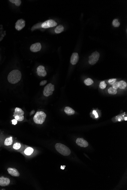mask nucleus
<instances>
[{
  "mask_svg": "<svg viewBox=\"0 0 127 190\" xmlns=\"http://www.w3.org/2000/svg\"><path fill=\"white\" fill-rule=\"evenodd\" d=\"M21 73L18 70H15L10 72L8 76V81L12 84L17 83L21 78Z\"/></svg>",
  "mask_w": 127,
  "mask_h": 190,
  "instance_id": "f257e3e1",
  "label": "nucleus"
},
{
  "mask_svg": "<svg viewBox=\"0 0 127 190\" xmlns=\"http://www.w3.org/2000/svg\"><path fill=\"white\" fill-rule=\"evenodd\" d=\"M55 147L56 150L63 156H68L71 153V151L69 148L62 144L60 143L56 144Z\"/></svg>",
  "mask_w": 127,
  "mask_h": 190,
  "instance_id": "f03ea898",
  "label": "nucleus"
},
{
  "mask_svg": "<svg viewBox=\"0 0 127 190\" xmlns=\"http://www.w3.org/2000/svg\"><path fill=\"white\" fill-rule=\"evenodd\" d=\"M46 118V114L43 112H37L34 117V121L37 124H42L45 121Z\"/></svg>",
  "mask_w": 127,
  "mask_h": 190,
  "instance_id": "7ed1b4c3",
  "label": "nucleus"
},
{
  "mask_svg": "<svg viewBox=\"0 0 127 190\" xmlns=\"http://www.w3.org/2000/svg\"><path fill=\"white\" fill-rule=\"evenodd\" d=\"M55 90V85L49 83L44 88L43 95L45 96H49L53 94V91Z\"/></svg>",
  "mask_w": 127,
  "mask_h": 190,
  "instance_id": "20e7f679",
  "label": "nucleus"
},
{
  "mask_svg": "<svg viewBox=\"0 0 127 190\" xmlns=\"http://www.w3.org/2000/svg\"><path fill=\"white\" fill-rule=\"evenodd\" d=\"M100 57V54L98 52H94L89 57V63L91 65H94L99 60Z\"/></svg>",
  "mask_w": 127,
  "mask_h": 190,
  "instance_id": "39448f33",
  "label": "nucleus"
},
{
  "mask_svg": "<svg viewBox=\"0 0 127 190\" xmlns=\"http://www.w3.org/2000/svg\"><path fill=\"white\" fill-rule=\"evenodd\" d=\"M57 25V23L54 20L49 19L43 22L42 24V27L43 28H49L55 27Z\"/></svg>",
  "mask_w": 127,
  "mask_h": 190,
  "instance_id": "423d86ee",
  "label": "nucleus"
},
{
  "mask_svg": "<svg viewBox=\"0 0 127 190\" xmlns=\"http://www.w3.org/2000/svg\"><path fill=\"white\" fill-rule=\"evenodd\" d=\"M24 114V112L21 109L17 108L15 109L13 116L14 117L16 116L18 117H19L18 121H22L24 119L23 116Z\"/></svg>",
  "mask_w": 127,
  "mask_h": 190,
  "instance_id": "0eeeda50",
  "label": "nucleus"
},
{
  "mask_svg": "<svg viewBox=\"0 0 127 190\" xmlns=\"http://www.w3.org/2000/svg\"><path fill=\"white\" fill-rule=\"evenodd\" d=\"M25 26V21L23 19H20L18 20L17 21L16 23L15 27L16 29L17 30L20 31Z\"/></svg>",
  "mask_w": 127,
  "mask_h": 190,
  "instance_id": "6e6552de",
  "label": "nucleus"
},
{
  "mask_svg": "<svg viewBox=\"0 0 127 190\" xmlns=\"http://www.w3.org/2000/svg\"><path fill=\"white\" fill-rule=\"evenodd\" d=\"M41 48H42V46L40 43H37L32 44L30 46V50L32 52L36 53L40 51L41 49Z\"/></svg>",
  "mask_w": 127,
  "mask_h": 190,
  "instance_id": "1a4fd4ad",
  "label": "nucleus"
},
{
  "mask_svg": "<svg viewBox=\"0 0 127 190\" xmlns=\"http://www.w3.org/2000/svg\"><path fill=\"white\" fill-rule=\"evenodd\" d=\"M76 144L79 146L84 148L87 147L89 145L86 140H85L83 138H77L76 140Z\"/></svg>",
  "mask_w": 127,
  "mask_h": 190,
  "instance_id": "9d476101",
  "label": "nucleus"
},
{
  "mask_svg": "<svg viewBox=\"0 0 127 190\" xmlns=\"http://www.w3.org/2000/svg\"><path fill=\"white\" fill-rule=\"evenodd\" d=\"M37 72L38 75L40 76L45 77L47 75V72L43 66H39L37 67Z\"/></svg>",
  "mask_w": 127,
  "mask_h": 190,
  "instance_id": "9b49d317",
  "label": "nucleus"
},
{
  "mask_svg": "<svg viewBox=\"0 0 127 190\" xmlns=\"http://www.w3.org/2000/svg\"><path fill=\"white\" fill-rule=\"evenodd\" d=\"M79 57L77 53H74L72 54L70 58V62L72 65H76L79 60Z\"/></svg>",
  "mask_w": 127,
  "mask_h": 190,
  "instance_id": "f8f14e48",
  "label": "nucleus"
},
{
  "mask_svg": "<svg viewBox=\"0 0 127 190\" xmlns=\"http://www.w3.org/2000/svg\"><path fill=\"white\" fill-rule=\"evenodd\" d=\"M10 183V180L7 178L0 177V186H8Z\"/></svg>",
  "mask_w": 127,
  "mask_h": 190,
  "instance_id": "ddd939ff",
  "label": "nucleus"
},
{
  "mask_svg": "<svg viewBox=\"0 0 127 190\" xmlns=\"http://www.w3.org/2000/svg\"><path fill=\"white\" fill-rule=\"evenodd\" d=\"M7 170L9 173L12 176L18 177L20 175V174L18 172V171L15 168H8Z\"/></svg>",
  "mask_w": 127,
  "mask_h": 190,
  "instance_id": "4468645a",
  "label": "nucleus"
},
{
  "mask_svg": "<svg viewBox=\"0 0 127 190\" xmlns=\"http://www.w3.org/2000/svg\"><path fill=\"white\" fill-rule=\"evenodd\" d=\"M64 112L68 115H71L74 114L75 111L74 110L69 107H66L64 109Z\"/></svg>",
  "mask_w": 127,
  "mask_h": 190,
  "instance_id": "2eb2a0df",
  "label": "nucleus"
},
{
  "mask_svg": "<svg viewBox=\"0 0 127 190\" xmlns=\"http://www.w3.org/2000/svg\"><path fill=\"white\" fill-rule=\"evenodd\" d=\"M64 30V27L62 25H59L57 26L55 30V32L56 34L61 33Z\"/></svg>",
  "mask_w": 127,
  "mask_h": 190,
  "instance_id": "dca6fc26",
  "label": "nucleus"
},
{
  "mask_svg": "<svg viewBox=\"0 0 127 190\" xmlns=\"http://www.w3.org/2000/svg\"><path fill=\"white\" fill-rule=\"evenodd\" d=\"M13 143V140L12 137L7 138L5 139L4 142V145L6 146L10 145Z\"/></svg>",
  "mask_w": 127,
  "mask_h": 190,
  "instance_id": "f3484780",
  "label": "nucleus"
},
{
  "mask_svg": "<svg viewBox=\"0 0 127 190\" xmlns=\"http://www.w3.org/2000/svg\"><path fill=\"white\" fill-rule=\"evenodd\" d=\"M119 88L121 89H124L127 87V83L123 81H121L119 82Z\"/></svg>",
  "mask_w": 127,
  "mask_h": 190,
  "instance_id": "a211bd4d",
  "label": "nucleus"
},
{
  "mask_svg": "<svg viewBox=\"0 0 127 190\" xmlns=\"http://www.w3.org/2000/svg\"><path fill=\"white\" fill-rule=\"evenodd\" d=\"M84 83L87 86L91 85L94 83V81L90 78H87L84 81Z\"/></svg>",
  "mask_w": 127,
  "mask_h": 190,
  "instance_id": "6ab92c4d",
  "label": "nucleus"
},
{
  "mask_svg": "<svg viewBox=\"0 0 127 190\" xmlns=\"http://www.w3.org/2000/svg\"><path fill=\"white\" fill-rule=\"evenodd\" d=\"M34 151L33 148L30 147H28L26 148L24 151V153L27 155H30L32 154Z\"/></svg>",
  "mask_w": 127,
  "mask_h": 190,
  "instance_id": "aec40b11",
  "label": "nucleus"
},
{
  "mask_svg": "<svg viewBox=\"0 0 127 190\" xmlns=\"http://www.w3.org/2000/svg\"><path fill=\"white\" fill-rule=\"evenodd\" d=\"M108 93L109 94H111V95H116L117 93V89H113L112 87H110L108 90Z\"/></svg>",
  "mask_w": 127,
  "mask_h": 190,
  "instance_id": "412c9836",
  "label": "nucleus"
},
{
  "mask_svg": "<svg viewBox=\"0 0 127 190\" xmlns=\"http://www.w3.org/2000/svg\"><path fill=\"white\" fill-rule=\"evenodd\" d=\"M10 2L15 4L17 6H20L21 3V1L20 0H10Z\"/></svg>",
  "mask_w": 127,
  "mask_h": 190,
  "instance_id": "4be33fe9",
  "label": "nucleus"
},
{
  "mask_svg": "<svg viewBox=\"0 0 127 190\" xmlns=\"http://www.w3.org/2000/svg\"><path fill=\"white\" fill-rule=\"evenodd\" d=\"M113 25L115 27H118L120 26V22L118 21L117 19H115L112 22Z\"/></svg>",
  "mask_w": 127,
  "mask_h": 190,
  "instance_id": "5701e85b",
  "label": "nucleus"
},
{
  "mask_svg": "<svg viewBox=\"0 0 127 190\" xmlns=\"http://www.w3.org/2000/svg\"><path fill=\"white\" fill-rule=\"evenodd\" d=\"M107 84L104 81H101L100 83L99 87L101 89H104L106 87Z\"/></svg>",
  "mask_w": 127,
  "mask_h": 190,
  "instance_id": "b1692460",
  "label": "nucleus"
},
{
  "mask_svg": "<svg viewBox=\"0 0 127 190\" xmlns=\"http://www.w3.org/2000/svg\"><path fill=\"white\" fill-rule=\"evenodd\" d=\"M21 145L20 143H16L13 145V148L15 150H18L21 148Z\"/></svg>",
  "mask_w": 127,
  "mask_h": 190,
  "instance_id": "393cba45",
  "label": "nucleus"
},
{
  "mask_svg": "<svg viewBox=\"0 0 127 190\" xmlns=\"http://www.w3.org/2000/svg\"><path fill=\"white\" fill-rule=\"evenodd\" d=\"M112 85V87L113 89H117L119 87V82H116Z\"/></svg>",
  "mask_w": 127,
  "mask_h": 190,
  "instance_id": "a878e982",
  "label": "nucleus"
},
{
  "mask_svg": "<svg viewBox=\"0 0 127 190\" xmlns=\"http://www.w3.org/2000/svg\"><path fill=\"white\" fill-rule=\"evenodd\" d=\"M116 81H117L116 79H109L108 82L110 84L113 85L114 83L116 82Z\"/></svg>",
  "mask_w": 127,
  "mask_h": 190,
  "instance_id": "bb28decb",
  "label": "nucleus"
},
{
  "mask_svg": "<svg viewBox=\"0 0 127 190\" xmlns=\"http://www.w3.org/2000/svg\"><path fill=\"white\" fill-rule=\"evenodd\" d=\"M47 83V81L46 80H44V81H42L40 82V86H43V85H45L46 84V83Z\"/></svg>",
  "mask_w": 127,
  "mask_h": 190,
  "instance_id": "cd10ccee",
  "label": "nucleus"
},
{
  "mask_svg": "<svg viewBox=\"0 0 127 190\" xmlns=\"http://www.w3.org/2000/svg\"><path fill=\"white\" fill-rule=\"evenodd\" d=\"M93 114L95 115V117L96 118H98L99 117L98 115V113L96 110H93Z\"/></svg>",
  "mask_w": 127,
  "mask_h": 190,
  "instance_id": "c85d7f7f",
  "label": "nucleus"
},
{
  "mask_svg": "<svg viewBox=\"0 0 127 190\" xmlns=\"http://www.w3.org/2000/svg\"><path fill=\"white\" fill-rule=\"evenodd\" d=\"M12 121V124L13 125H16L17 123V120L15 119H13L11 121Z\"/></svg>",
  "mask_w": 127,
  "mask_h": 190,
  "instance_id": "c756f323",
  "label": "nucleus"
},
{
  "mask_svg": "<svg viewBox=\"0 0 127 190\" xmlns=\"http://www.w3.org/2000/svg\"><path fill=\"white\" fill-rule=\"evenodd\" d=\"M125 120L127 121V117H125Z\"/></svg>",
  "mask_w": 127,
  "mask_h": 190,
  "instance_id": "7c9ffc66",
  "label": "nucleus"
}]
</instances>
